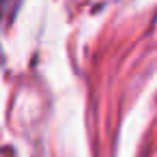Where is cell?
<instances>
[{"instance_id": "cell-1", "label": "cell", "mask_w": 157, "mask_h": 157, "mask_svg": "<svg viewBox=\"0 0 157 157\" xmlns=\"http://www.w3.org/2000/svg\"><path fill=\"white\" fill-rule=\"evenodd\" d=\"M2 2H5V0H0V5H2Z\"/></svg>"}]
</instances>
